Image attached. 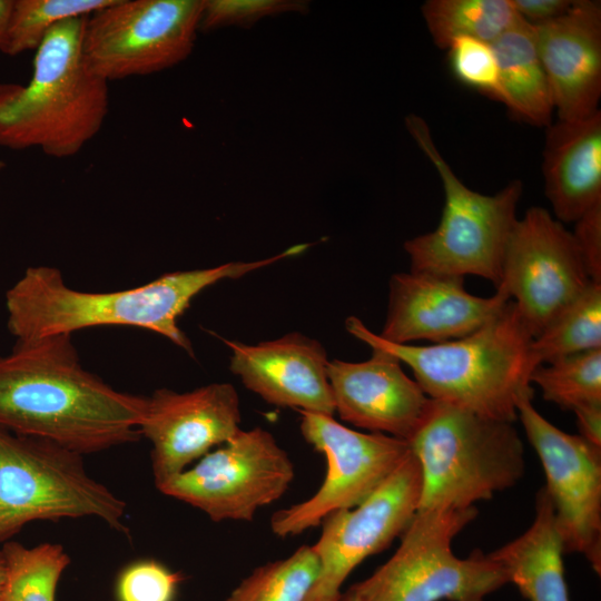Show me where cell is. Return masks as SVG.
<instances>
[{"mask_svg": "<svg viewBox=\"0 0 601 601\" xmlns=\"http://www.w3.org/2000/svg\"><path fill=\"white\" fill-rule=\"evenodd\" d=\"M146 400L87 371L71 334L16 341L0 355V427L81 455L138 441Z\"/></svg>", "mask_w": 601, "mask_h": 601, "instance_id": "obj_1", "label": "cell"}, {"mask_svg": "<svg viewBox=\"0 0 601 601\" xmlns=\"http://www.w3.org/2000/svg\"><path fill=\"white\" fill-rule=\"evenodd\" d=\"M295 255L293 247L255 262L162 274L141 286L112 292L69 287L58 268L30 266L7 290V327L16 341H27L98 326H132L155 332L193 355L178 318L201 290L223 279L239 278Z\"/></svg>", "mask_w": 601, "mask_h": 601, "instance_id": "obj_2", "label": "cell"}, {"mask_svg": "<svg viewBox=\"0 0 601 601\" xmlns=\"http://www.w3.org/2000/svg\"><path fill=\"white\" fill-rule=\"evenodd\" d=\"M345 328L371 348L382 349L406 364L415 382L434 401L514 423L519 400L533 395V336L512 299L477 331L439 344L391 343L355 316L346 319Z\"/></svg>", "mask_w": 601, "mask_h": 601, "instance_id": "obj_3", "label": "cell"}, {"mask_svg": "<svg viewBox=\"0 0 601 601\" xmlns=\"http://www.w3.org/2000/svg\"><path fill=\"white\" fill-rule=\"evenodd\" d=\"M85 20L62 21L47 33L27 85H0V147L68 158L100 131L109 109L108 82L83 61Z\"/></svg>", "mask_w": 601, "mask_h": 601, "instance_id": "obj_4", "label": "cell"}, {"mask_svg": "<svg viewBox=\"0 0 601 601\" xmlns=\"http://www.w3.org/2000/svg\"><path fill=\"white\" fill-rule=\"evenodd\" d=\"M408 443L422 470L417 510L474 506L514 486L525 472L523 442L512 422L434 400Z\"/></svg>", "mask_w": 601, "mask_h": 601, "instance_id": "obj_5", "label": "cell"}, {"mask_svg": "<svg viewBox=\"0 0 601 601\" xmlns=\"http://www.w3.org/2000/svg\"><path fill=\"white\" fill-rule=\"evenodd\" d=\"M405 125L439 173L444 191V206L436 228L404 243L410 270L463 278L474 275L497 288L506 244L518 220L522 183L513 180L494 195L475 191L443 158L422 117L411 114Z\"/></svg>", "mask_w": 601, "mask_h": 601, "instance_id": "obj_6", "label": "cell"}, {"mask_svg": "<svg viewBox=\"0 0 601 601\" xmlns=\"http://www.w3.org/2000/svg\"><path fill=\"white\" fill-rule=\"evenodd\" d=\"M82 456L0 427V543L32 521L87 516L128 534L126 503L88 474Z\"/></svg>", "mask_w": 601, "mask_h": 601, "instance_id": "obj_7", "label": "cell"}, {"mask_svg": "<svg viewBox=\"0 0 601 601\" xmlns=\"http://www.w3.org/2000/svg\"><path fill=\"white\" fill-rule=\"evenodd\" d=\"M476 515L474 506L417 510L390 560L348 590L358 601H484L509 583L505 570L481 551L460 559L451 548Z\"/></svg>", "mask_w": 601, "mask_h": 601, "instance_id": "obj_8", "label": "cell"}, {"mask_svg": "<svg viewBox=\"0 0 601 601\" xmlns=\"http://www.w3.org/2000/svg\"><path fill=\"white\" fill-rule=\"evenodd\" d=\"M205 0H112L86 17L81 51L106 80L148 76L193 51Z\"/></svg>", "mask_w": 601, "mask_h": 601, "instance_id": "obj_9", "label": "cell"}, {"mask_svg": "<svg viewBox=\"0 0 601 601\" xmlns=\"http://www.w3.org/2000/svg\"><path fill=\"white\" fill-rule=\"evenodd\" d=\"M294 477V464L274 435L254 427L240 428L194 467L155 484L215 522L252 521L285 494Z\"/></svg>", "mask_w": 601, "mask_h": 601, "instance_id": "obj_10", "label": "cell"}, {"mask_svg": "<svg viewBox=\"0 0 601 601\" xmlns=\"http://www.w3.org/2000/svg\"><path fill=\"white\" fill-rule=\"evenodd\" d=\"M300 413L303 437L326 460V474L309 499L275 512L270 529L279 538L315 528L331 513L352 509L373 494L411 452L407 441L382 433H363L334 416Z\"/></svg>", "mask_w": 601, "mask_h": 601, "instance_id": "obj_11", "label": "cell"}, {"mask_svg": "<svg viewBox=\"0 0 601 601\" xmlns=\"http://www.w3.org/2000/svg\"><path fill=\"white\" fill-rule=\"evenodd\" d=\"M591 283L572 233L549 210L535 206L518 218L497 288L513 300L533 338Z\"/></svg>", "mask_w": 601, "mask_h": 601, "instance_id": "obj_12", "label": "cell"}, {"mask_svg": "<svg viewBox=\"0 0 601 601\" xmlns=\"http://www.w3.org/2000/svg\"><path fill=\"white\" fill-rule=\"evenodd\" d=\"M516 405L526 437L542 463L563 553H580L601 573V446L563 432L532 404Z\"/></svg>", "mask_w": 601, "mask_h": 601, "instance_id": "obj_13", "label": "cell"}, {"mask_svg": "<svg viewBox=\"0 0 601 601\" xmlns=\"http://www.w3.org/2000/svg\"><path fill=\"white\" fill-rule=\"evenodd\" d=\"M421 492L422 470L411 450L365 501L328 514L313 544L321 569L305 601H339L342 584L349 573L402 535L417 511Z\"/></svg>", "mask_w": 601, "mask_h": 601, "instance_id": "obj_14", "label": "cell"}, {"mask_svg": "<svg viewBox=\"0 0 601 601\" xmlns=\"http://www.w3.org/2000/svg\"><path fill=\"white\" fill-rule=\"evenodd\" d=\"M240 403L229 383H211L189 392L157 388L147 396L139 425L151 443L155 483L186 470L240 430Z\"/></svg>", "mask_w": 601, "mask_h": 601, "instance_id": "obj_15", "label": "cell"}, {"mask_svg": "<svg viewBox=\"0 0 601 601\" xmlns=\"http://www.w3.org/2000/svg\"><path fill=\"white\" fill-rule=\"evenodd\" d=\"M511 300L501 288L480 297L467 292L464 278L427 272L393 274L383 339L395 344L462 338L497 316Z\"/></svg>", "mask_w": 601, "mask_h": 601, "instance_id": "obj_16", "label": "cell"}, {"mask_svg": "<svg viewBox=\"0 0 601 601\" xmlns=\"http://www.w3.org/2000/svg\"><path fill=\"white\" fill-rule=\"evenodd\" d=\"M362 362L332 359L327 365L335 413L356 427L410 442L433 406L393 355L372 348Z\"/></svg>", "mask_w": 601, "mask_h": 601, "instance_id": "obj_17", "label": "cell"}, {"mask_svg": "<svg viewBox=\"0 0 601 601\" xmlns=\"http://www.w3.org/2000/svg\"><path fill=\"white\" fill-rule=\"evenodd\" d=\"M229 368L246 388L279 407L334 416L323 345L299 333L257 344L225 341Z\"/></svg>", "mask_w": 601, "mask_h": 601, "instance_id": "obj_18", "label": "cell"}, {"mask_svg": "<svg viewBox=\"0 0 601 601\" xmlns=\"http://www.w3.org/2000/svg\"><path fill=\"white\" fill-rule=\"evenodd\" d=\"M533 31L558 119H579L599 110L601 2L573 0L564 14L533 26Z\"/></svg>", "mask_w": 601, "mask_h": 601, "instance_id": "obj_19", "label": "cell"}, {"mask_svg": "<svg viewBox=\"0 0 601 601\" xmlns=\"http://www.w3.org/2000/svg\"><path fill=\"white\" fill-rule=\"evenodd\" d=\"M542 171L554 217L575 223L601 203V111L546 127Z\"/></svg>", "mask_w": 601, "mask_h": 601, "instance_id": "obj_20", "label": "cell"}, {"mask_svg": "<svg viewBox=\"0 0 601 601\" xmlns=\"http://www.w3.org/2000/svg\"><path fill=\"white\" fill-rule=\"evenodd\" d=\"M534 505V519L528 530L487 554L502 565L509 583H514L529 601H570L562 542L544 486L538 491Z\"/></svg>", "mask_w": 601, "mask_h": 601, "instance_id": "obj_21", "label": "cell"}, {"mask_svg": "<svg viewBox=\"0 0 601 601\" xmlns=\"http://www.w3.org/2000/svg\"><path fill=\"white\" fill-rule=\"evenodd\" d=\"M492 47L505 107L523 121L546 128L552 122L554 105L533 26L521 18L494 40Z\"/></svg>", "mask_w": 601, "mask_h": 601, "instance_id": "obj_22", "label": "cell"}, {"mask_svg": "<svg viewBox=\"0 0 601 601\" xmlns=\"http://www.w3.org/2000/svg\"><path fill=\"white\" fill-rule=\"evenodd\" d=\"M421 11L433 42L444 50L461 37L492 43L521 19L511 0H427Z\"/></svg>", "mask_w": 601, "mask_h": 601, "instance_id": "obj_23", "label": "cell"}, {"mask_svg": "<svg viewBox=\"0 0 601 601\" xmlns=\"http://www.w3.org/2000/svg\"><path fill=\"white\" fill-rule=\"evenodd\" d=\"M601 348V283L590 286L530 344L534 368L563 356Z\"/></svg>", "mask_w": 601, "mask_h": 601, "instance_id": "obj_24", "label": "cell"}, {"mask_svg": "<svg viewBox=\"0 0 601 601\" xmlns=\"http://www.w3.org/2000/svg\"><path fill=\"white\" fill-rule=\"evenodd\" d=\"M6 581L0 601H55L59 579L70 558L58 543L27 548L3 543Z\"/></svg>", "mask_w": 601, "mask_h": 601, "instance_id": "obj_25", "label": "cell"}, {"mask_svg": "<svg viewBox=\"0 0 601 601\" xmlns=\"http://www.w3.org/2000/svg\"><path fill=\"white\" fill-rule=\"evenodd\" d=\"M530 383L536 384L544 400L563 410L601 404V348L560 357L536 366Z\"/></svg>", "mask_w": 601, "mask_h": 601, "instance_id": "obj_26", "label": "cell"}, {"mask_svg": "<svg viewBox=\"0 0 601 601\" xmlns=\"http://www.w3.org/2000/svg\"><path fill=\"white\" fill-rule=\"evenodd\" d=\"M319 569L313 545H302L289 556L255 569L226 601H305Z\"/></svg>", "mask_w": 601, "mask_h": 601, "instance_id": "obj_27", "label": "cell"}, {"mask_svg": "<svg viewBox=\"0 0 601 601\" xmlns=\"http://www.w3.org/2000/svg\"><path fill=\"white\" fill-rule=\"evenodd\" d=\"M112 0H13V7L0 51L17 56L37 50L58 23L85 18Z\"/></svg>", "mask_w": 601, "mask_h": 601, "instance_id": "obj_28", "label": "cell"}, {"mask_svg": "<svg viewBox=\"0 0 601 601\" xmlns=\"http://www.w3.org/2000/svg\"><path fill=\"white\" fill-rule=\"evenodd\" d=\"M445 50L456 80L504 105L499 63L492 43L461 37L452 40Z\"/></svg>", "mask_w": 601, "mask_h": 601, "instance_id": "obj_29", "label": "cell"}, {"mask_svg": "<svg viewBox=\"0 0 601 601\" xmlns=\"http://www.w3.org/2000/svg\"><path fill=\"white\" fill-rule=\"evenodd\" d=\"M307 10L308 2L302 0H205L199 30L226 26L248 28L267 16Z\"/></svg>", "mask_w": 601, "mask_h": 601, "instance_id": "obj_30", "label": "cell"}, {"mask_svg": "<svg viewBox=\"0 0 601 601\" xmlns=\"http://www.w3.org/2000/svg\"><path fill=\"white\" fill-rule=\"evenodd\" d=\"M183 577L154 560L126 568L117 583L119 601H173Z\"/></svg>", "mask_w": 601, "mask_h": 601, "instance_id": "obj_31", "label": "cell"}, {"mask_svg": "<svg viewBox=\"0 0 601 601\" xmlns=\"http://www.w3.org/2000/svg\"><path fill=\"white\" fill-rule=\"evenodd\" d=\"M571 231L592 282L601 283V203L584 213Z\"/></svg>", "mask_w": 601, "mask_h": 601, "instance_id": "obj_32", "label": "cell"}, {"mask_svg": "<svg viewBox=\"0 0 601 601\" xmlns=\"http://www.w3.org/2000/svg\"><path fill=\"white\" fill-rule=\"evenodd\" d=\"M511 2L523 20L538 26L564 14L573 0H511Z\"/></svg>", "mask_w": 601, "mask_h": 601, "instance_id": "obj_33", "label": "cell"}, {"mask_svg": "<svg viewBox=\"0 0 601 601\" xmlns=\"http://www.w3.org/2000/svg\"><path fill=\"white\" fill-rule=\"evenodd\" d=\"M582 437L601 446V404L590 405L574 412Z\"/></svg>", "mask_w": 601, "mask_h": 601, "instance_id": "obj_34", "label": "cell"}, {"mask_svg": "<svg viewBox=\"0 0 601 601\" xmlns=\"http://www.w3.org/2000/svg\"><path fill=\"white\" fill-rule=\"evenodd\" d=\"M12 7L13 0H0V48L4 41Z\"/></svg>", "mask_w": 601, "mask_h": 601, "instance_id": "obj_35", "label": "cell"}, {"mask_svg": "<svg viewBox=\"0 0 601 601\" xmlns=\"http://www.w3.org/2000/svg\"><path fill=\"white\" fill-rule=\"evenodd\" d=\"M6 581V561L2 551L0 550V599Z\"/></svg>", "mask_w": 601, "mask_h": 601, "instance_id": "obj_36", "label": "cell"}, {"mask_svg": "<svg viewBox=\"0 0 601 601\" xmlns=\"http://www.w3.org/2000/svg\"><path fill=\"white\" fill-rule=\"evenodd\" d=\"M339 601H358V599L352 591L348 590L345 594H342Z\"/></svg>", "mask_w": 601, "mask_h": 601, "instance_id": "obj_37", "label": "cell"}, {"mask_svg": "<svg viewBox=\"0 0 601 601\" xmlns=\"http://www.w3.org/2000/svg\"><path fill=\"white\" fill-rule=\"evenodd\" d=\"M6 164L0 160V171L4 168Z\"/></svg>", "mask_w": 601, "mask_h": 601, "instance_id": "obj_38", "label": "cell"}]
</instances>
